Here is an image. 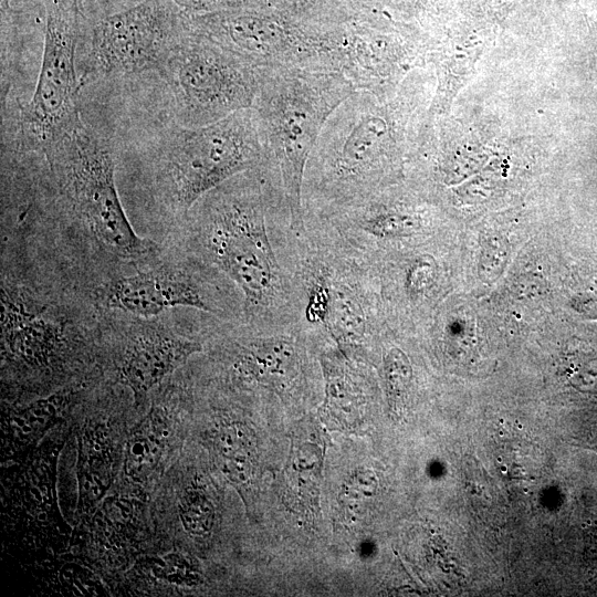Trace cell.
Segmentation results:
<instances>
[{"instance_id": "cell-1", "label": "cell", "mask_w": 597, "mask_h": 597, "mask_svg": "<svg viewBox=\"0 0 597 597\" xmlns=\"http://www.w3.org/2000/svg\"><path fill=\"white\" fill-rule=\"evenodd\" d=\"M199 261L241 293L243 322L285 329L302 321V239L277 174L266 164L238 174L202 196L185 217Z\"/></svg>"}, {"instance_id": "cell-2", "label": "cell", "mask_w": 597, "mask_h": 597, "mask_svg": "<svg viewBox=\"0 0 597 597\" xmlns=\"http://www.w3.org/2000/svg\"><path fill=\"white\" fill-rule=\"evenodd\" d=\"M386 98L354 91L326 119L306 163L304 218L379 191L398 150L397 112Z\"/></svg>"}, {"instance_id": "cell-3", "label": "cell", "mask_w": 597, "mask_h": 597, "mask_svg": "<svg viewBox=\"0 0 597 597\" xmlns=\"http://www.w3.org/2000/svg\"><path fill=\"white\" fill-rule=\"evenodd\" d=\"M258 73L251 111L265 160L283 188L292 228L304 238L302 188L307 159L328 116L355 90L334 70L293 67Z\"/></svg>"}, {"instance_id": "cell-4", "label": "cell", "mask_w": 597, "mask_h": 597, "mask_svg": "<svg viewBox=\"0 0 597 597\" xmlns=\"http://www.w3.org/2000/svg\"><path fill=\"white\" fill-rule=\"evenodd\" d=\"M42 149L66 206L102 251L125 262L156 252L157 247L135 232L125 213L108 146L80 116Z\"/></svg>"}, {"instance_id": "cell-5", "label": "cell", "mask_w": 597, "mask_h": 597, "mask_svg": "<svg viewBox=\"0 0 597 597\" xmlns=\"http://www.w3.org/2000/svg\"><path fill=\"white\" fill-rule=\"evenodd\" d=\"M265 163L251 108L202 126L176 127L156 161L158 195L169 211L185 218L207 192Z\"/></svg>"}, {"instance_id": "cell-6", "label": "cell", "mask_w": 597, "mask_h": 597, "mask_svg": "<svg viewBox=\"0 0 597 597\" xmlns=\"http://www.w3.org/2000/svg\"><path fill=\"white\" fill-rule=\"evenodd\" d=\"M160 71L181 126L211 124L251 108L259 86L256 70L191 29L188 22Z\"/></svg>"}, {"instance_id": "cell-7", "label": "cell", "mask_w": 597, "mask_h": 597, "mask_svg": "<svg viewBox=\"0 0 597 597\" xmlns=\"http://www.w3.org/2000/svg\"><path fill=\"white\" fill-rule=\"evenodd\" d=\"M187 22L256 71H338L334 57L337 30L306 28L270 15L230 10L187 15Z\"/></svg>"}, {"instance_id": "cell-8", "label": "cell", "mask_w": 597, "mask_h": 597, "mask_svg": "<svg viewBox=\"0 0 597 597\" xmlns=\"http://www.w3.org/2000/svg\"><path fill=\"white\" fill-rule=\"evenodd\" d=\"M187 31V15L170 0L142 2L103 18L92 30L84 78L161 70Z\"/></svg>"}, {"instance_id": "cell-9", "label": "cell", "mask_w": 597, "mask_h": 597, "mask_svg": "<svg viewBox=\"0 0 597 597\" xmlns=\"http://www.w3.org/2000/svg\"><path fill=\"white\" fill-rule=\"evenodd\" d=\"M81 30L77 0H45L44 45L33 96L22 112L29 139L41 147L76 117L81 80L75 51Z\"/></svg>"}, {"instance_id": "cell-10", "label": "cell", "mask_w": 597, "mask_h": 597, "mask_svg": "<svg viewBox=\"0 0 597 597\" xmlns=\"http://www.w3.org/2000/svg\"><path fill=\"white\" fill-rule=\"evenodd\" d=\"M73 321L64 307L40 291L1 281V342L13 359L31 367H45L64 347Z\"/></svg>"}, {"instance_id": "cell-11", "label": "cell", "mask_w": 597, "mask_h": 597, "mask_svg": "<svg viewBox=\"0 0 597 597\" xmlns=\"http://www.w3.org/2000/svg\"><path fill=\"white\" fill-rule=\"evenodd\" d=\"M206 281L188 269L160 264L117 275L96 287L98 304L140 318L156 317L174 307L195 308L218 316L224 311L211 298Z\"/></svg>"}, {"instance_id": "cell-12", "label": "cell", "mask_w": 597, "mask_h": 597, "mask_svg": "<svg viewBox=\"0 0 597 597\" xmlns=\"http://www.w3.org/2000/svg\"><path fill=\"white\" fill-rule=\"evenodd\" d=\"M233 370L248 384L277 392L289 390L302 369L301 338L306 334L302 322L285 329H262L239 322Z\"/></svg>"}, {"instance_id": "cell-13", "label": "cell", "mask_w": 597, "mask_h": 597, "mask_svg": "<svg viewBox=\"0 0 597 597\" xmlns=\"http://www.w3.org/2000/svg\"><path fill=\"white\" fill-rule=\"evenodd\" d=\"M126 336L118 373L140 397L202 349L200 341L179 334L155 321H137Z\"/></svg>"}, {"instance_id": "cell-14", "label": "cell", "mask_w": 597, "mask_h": 597, "mask_svg": "<svg viewBox=\"0 0 597 597\" xmlns=\"http://www.w3.org/2000/svg\"><path fill=\"white\" fill-rule=\"evenodd\" d=\"M349 356L336 347L322 354L325 378L324 411L337 422H352L360 413L362 376L348 365Z\"/></svg>"}, {"instance_id": "cell-15", "label": "cell", "mask_w": 597, "mask_h": 597, "mask_svg": "<svg viewBox=\"0 0 597 597\" xmlns=\"http://www.w3.org/2000/svg\"><path fill=\"white\" fill-rule=\"evenodd\" d=\"M166 417L154 409L130 433L127 440L126 462L130 473H143L154 467L166 434Z\"/></svg>"}, {"instance_id": "cell-16", "label": "cell", "mask_w": 597, "mask_h": 597, "mask_svg": "<svg viewBox=\"0 0 597 597\" xmlns=\"http://www.w3.org/2000/svg\"><path fill=\"white\" fill-rule=\"evenodd\" d=\"M383 374L388 402L397 408L404 404L412 379L409 358L400 348L391 347L386 352Z\"/></svg>"}, {"instance_id": "cell-17", "label": "cell", "mask_w": 597, "mask_h": 597, "mask_svg": "<svg viewBox=\"0 0 597 597\" xmlns=\"http://www.w3.org/2000/svg\"><path fill=\"white\" fill-rule=\"evenodd\" d=\"M179 516L187 532L201 535L211 528L213 509L203 493L188 490L180 499Z\"/></svg>"}, {"instance_id": "cell-18", "label": "cell", "mask_w": 597, "mask_h": 597, "mask_svg": "<svg viewBox=\"0 0 597 597\" xmlns=\"http://www.w3.org/2000/svg\"><path fill=\"white\" fill-rule=\"evenodd\" d=\"M437 277V264L429 254H420L408 262L405 270L402 287L405 294L411 301H418L425 297Z\"/></svg>"}, {"instance_id": "cell-19", "label": "cell", "mask_w": 597, "mask_h": 597, "mask_svg": "<svg viewBox=\"0 0 597 597\" xmlns=\"http://www.w3.org/2000/svg\"><path fill=\"white\" fill-rule=\"evenodd\" d=\"M218 441V448L224 459H247L252 449L251 432L241 423L226 426L221 430Z\"/></svg>"}, {"instance_id": "cell-20", "label": "cell", "mask_w": 597, "mask_h": 597, "mask_svg": "<svg viewBox=\"0 0 597 597\" xmlns=\"http://www.w3.org/2000/svg\"><path fill=\"white\" fill-rule=\"evenodd\" d=\"M187 15L228 11L245 4L248 0H170Z\"/></svg>"}]
</instances>
